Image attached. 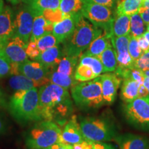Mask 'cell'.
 I'll list each match as a JSON object with an SVG mask.
<instances>
[{"label": "cell", "mask_w": 149, "mask_h": 149, "mask_svg": "<svg viewBox=\"0 0 149 149\" xmlns=\"http://www.w3.org/2000/svg\"><path fill=\"white\" fill-rule=\"evenodd\" d=\"M39 106L42 120L53 121L55 117H63L69 114L72 102L67 89L48 83L40 87Z\"/></svg>", "instance_id": "obj_1"}, {"label": "cell", "mask_w": 149, "mask_h": 149, "mask_svg": "<svg viewBox=\"0 0 149 149\" xmlns=\"http://www.w3.org/2000/svg\"><path fill=\"white\" fill-rule=\"evenodd\" d=\"M102 33L103 30L91 24L80 12L73 33L62 43L64 54L79 58L91 43Z\"/></svg>", "instance_id": "obj_2"}, {"label": "cell", "mask_w": 149, "mask_h": 149, "mask_svg": "<svg viewBox=\"0 0 149 149\" xmlns=\"http://www.w3.org/2000/svg\"><path fill=\"white\" fill-rule=\"evenodd\" d=\"M8 109L13 117L20 122L42 120L39 106V90L17 91L10 99Z\"/></svg>", "instance_id": "obj_3"}, {"label": "cell", "mask_w": 149, "mask_h": 149, "mask_svg": "<svg viewBox=\"0 0 149 149\" xmlns=\"http://www.w3.org/2000/svg\"><path fill=\"white\" fill-rule=\"evenodd\" d=\"M61 132V128L53 121H39L26 135V146L28 149L48 148L59 142Z\"/></svg>", "instance_id": "obj_4"}, {"label": "cell", "mask_w": 149, "mask_h": 149, "mask_svg": "<svg viewBox=\"0 0 149 149\" xmlns=\"http://www.w3.org/2000/svg\"><path fill=\"white\" fill-rule=\"evenodd\" d=\"M71 95L78 107L97 109L104 104L100 75L92 80L77 82L71 88Z\"/></svg>", "instance_id": "obj_5"}, {"label": "cell", "mask_w": 149, "mask_h": 149, "mask_svg": "<svg viewBox=\"0 0 149 149\" xmlns=\"http://www.w3.org/2000/svg\"><path fill=\"white\" fill-rule=\"evenodd\" d=\"M79 126L84 139L93 142L110 141L115 135L111 123L105 119L84 117L80 120Z\"/></svg>", "instance_id": "obj_6"}, {"label": "cell", "mask_w": 149, "mask_h": 149, "mask_svg": "<svg viewBox=\"0 0 149 149\" xmlns=\"http://www.w3.org/2000/svg\"><path fill=\"white\" fill-rule=\"evenodd\" d=\"M26 47L27 44L15 35L2 44H0V54L10 63L11 75L20 74L19 66L28 59L26 52Z\"/></svg>", "instance_id": "obj_7"}, {"label": "cell", "mask_w": 149, "mask_h": 149, "mask_svg": "<svg viewBox=\"0 0 149 149\" xmlns=\"http://www.w3.org/2000/svg\"><path fill=\"white\" fill-rule=\"evenodd\" d=\"M81 13L91 24L106 31L112 37L114 18L109 7L83 0Z\"/></svg>", "instance_id": "obj_8"}, {"label": "cell", "mask_w": 149, "mask_h": 149, "mask_svg": "<svg viewBox=\"0 0 149 149\" xmlns=\"http://www.w3.org/2000/svg\"><path fill=\"white\" fill-rule=\"evenodd\" d=\"M127 120L138 129L149 132V96L138 97L124 108Z\"/></svg>", "instance_id": "obj_9"}, {"label": "cell", "mask_w": 149, "mask_h": 149, "mask_svg": "<svg viewBox=\"0 0 149 149\" xmlns=\"http://www.w3.org/2000/svg\"><path fill=\"white\" fill-rule=\"evenodd\" d=\"M35 10L29 3L19 7L15 15V35L28 44L32 33Z\"/></svg>", "instance_id": "obj_10"}, {"label": "cell", "mask_w": 149, "mask_h": 149, "mask_svg": "<svg viewBox=\"0 0 149 149\" xmlns=\"http://www.w3.org/2000/svg\"><path fill=\"white\" fill-rule=\"evenodd\" d=\"M130 38V34L122 37H111L112 46L114 48L117 55V67L116 69H124L133 67V61L128 51Z\"/></svg>", "instance_id": "obj_11"}, {"label": "cell", "mask_w": 149, "mask_h": 149, "mask_svg": "<svg viewBox=\"0 0 149 149\" xmlns=\"http://www.w3.org/2000/svg\"><path fill=\"white\" fill-rule=\"evenodd\" d=\"M19 71L21 74L37 81L41 86L51 83L48 78L49 70L39 61H32L27 59L19 65Z\"/></svg>", "instance_id": "obj_12"}, {"label": "cell", "mask_w": 149, "mask_h": 149, "mask_svg": "<svg viewBox=\"0 0 149 149\" xmlns=\"http://www.w3.org/2000/svg\"><path fill=\"white\" fill-rule=\"evenodd\" d=\"M85 140L81 133L79 123H77L75 116H72L69 121L65 124L63 130H61L60 139L59 144L73 145Z\"/></svg>", "instance_id": "obj_13"}, {"label": "cell", "mask_w": 149, "mask_h": 149, "mask_svg": "<svg viewBox=\"0 0 149 149\" xmlns=\"http://www.w3.org/2000/svg\"><path fill=\"white\" fill-rule=\"evenodd\" d=\"M100 78L104 104H112L115 102L122 79L115 73L103 74Z\"/></svg>", "instance_id": "obj_14"}, {"label": "cell", "mask_w": 149, "mask_h": 149, "mask_svg": "<svg viewBox=\"0 0 149 149\" xmlns=\"http://www.w3.org/2000/svg\"><path fill=\"white\" fill-rule=\"evenodd\" d=\"M80 12L65 17L61 21L53 24L52 33L57 38L59 44L66 40L73 33Z\"/></svg>", "instance_id": "obj_15"}, {"label": "cell", "mask_w": 149, "mask_h": 149, "mask_svg": "<svg viewBox=\"0 0 149 149\" xmlns=\"http://www.w3.org/2000/svg\"><path fill=\"white\" fill-rule=\"evenodd\" d=\"M15 15L11 8L4 6L0 12V44L15 35Z\"/></svg>", "instance_id": "obj_16"}, {"label": "cell", "mask_w": 149, "mask_h": 149, "mask_svg": "<svg viewBox=\"0 0 149 149\" xmlns=\"http://www.w3.org/2000/svg\"><path fill=\"white\" fill-rule=\"evenodd\" d=\"M115 139L120 149H149V139L144 136L126 133Z\"/></svg>", "instance_id": "obj_17"}, {"label": "cell", "mask_w": 149, "mask_h": 149, "mask_svg": "<svg viewBox=\"0 0 149 149\" xmlns=\"http://www.w3.org/2000/svg\"><path fill=\"white\" fill-rule=\"evenodd\" d=\"M65 55L63 47L58 45L48 48L42 52L40 55L35 59V61H39L48 68L49 72L55 69L56 66Z\"/></svg>", "instance_id": "obj_18"}, {"label": "cell", "mask_w": 149, "mask_h": 149, "mask_svg": "<svg viewBox=\"0 0 149 149\" xmlns=\"http://www.w3.org/2000/svg\"><path fill=\"white\" fill-rule=\"evenodd\" d=\"M53 28V24L46 19L43 13L35 11L32 33H31L30 41L36 42L37 40L44 36V35L52 33Z\"/></svg>", "instance_id": "obj_19"}, {"label": "cell", "mask_w": 149, "mask_h": 149, "mask_svg": "<svg viewBox=\"0 0 149 149\" xmlns=\"http://www.w3.org/2000/svg\"><path fill=\"white\" fill-rule=\"evenodd\" d=\"M110 46H113L111 43V35L103 31L101 35H99L91 43L83 54L99 57V56Z\"/></svg>", "instance_id": "obj_20"}, {"label": "cell", "mask_w": 149, "mask_h": 149, "mask_svg": "<svg viewBox=\"0 0 149 149\" xmlns=\"http://www.w3.org/2000/svg\"><path fill=\"white\" fill-rule=\"evenodd\" d=\"M139 84L130 78L124 79L122 90H121V98L126 103H130L135 99L138 98V92Z\"/></svg>", "instance_id": "obj_21"}, {"label": "cell", "mask_w": 149, "mask_h": 149, "mask_svg": "<svg viewBox=\"0 0 149 149\" xmlns=\"http://www.w3.org/2000/svg\"><path fill=\"white\" fill-rule=\"evenodd\" d=\"M9 85L15 91H27L37 87H41L40 84L23 74L13 75L9 79Z\"/></svg>", "instance_id": "obj_22"}, {"label": "cell", "mask_w": 149, "mask_h": 149, "mask_svg": "<svg viewBox=\"0 0 149 149\" xmlns=\"http://www.w3.org/2000/svg\"><path fill=\"white\" fill-rule=\"evenodd\" d=\"M130 32V16L118 15L113 22L112 28V36L117 37L125 36Z\"/></svg>", "instance_id": "obj_23"}, {"label": "cell", "mask_w": 149, "mask_h": 149, "mask_svg": "<svg viewBox=\"0 0 149 149\" xmlns=\"http://www.w3.org/2000/svg\"><path fill=\"white\" fill-rule=\"evenodd\" d=\"M48 78L51 83L58 85L67 90L72 88L74 85L79 82L74 79V77L67 75L66 74L61 73L55 70L48 73Z\"/></svg>", "instance_id": "obj_24"}, {"label": "cell", "mask_w": 149, "mask_h": 149, "mask_svg": "<svg viewBox=\"0 0 149 149\" xmlns=\"http://www.w3.org/2000/svg\"><path fill=\"white\" fill-rule=\"evenodd\" d=\"M104 68V72L115 71L117 67V55L114 48L110 46L99 56Z\"/></svg>", "instance_id": "obj_25"}, {"label": "cell", "mask_w": 149, "mask_h": 149, "mask_svg": "<svg viewBox=\"0 0 149 149\" xmlns=\"http://www.w3.org/2000/svg\"><path fill=\"white\" fill-rule=\"evenodd\" d=\"M77 61L78 57L65 55L56 66L55 70L74 77L77 66Z\"/></svg>", "instance_id": "obj_26"}, {"label": "cell", "mask_w": 149, "mask_h": 149, "mask_svg": "<svg viewBox=\"0 0 149 149\" xmlns=\"http://www.w3.org/2000/svg\"><path fill=\"white\" fill-rule=\"evenodd\" d=\"M143 0H122L117 7V15H132L139 12Z\"/></svg>", "instance_id": "obj_27"}, {"label": "cell", "mask_w": 149, "mask_h": 149, "mask_svg": "<svg viewBox=\"0 0 149 149\" xmlns=\"http://www.w3.org/2000/svg\"><path fill=\"white\" fill-rule=\"evenodd\" d=\"M79 64L86 65V66L90 67L97 77L104 72L103 64H102L101 60L98 57L82 54L81 57H79Z\"/></svg>", "instance_id": "obj_28"}, {"label": "cell", "mask_w": 149, "mask_h": 149, "mask_svg": "<svg viewBox=\"0 0 149 149\" xmlns=\"http://www.w3.org/2000/svg\"><path fill=\"white\" fill-rule=\"evenodd\" d=\"M27 3L35 11L44 13L46 10L58 9L60 0H29Z\"/></svg>", "instance_id": "obj_29"}, {"label": "cell", "mask_w": 149, "mask_h": 149, "mask_svg": "<svg viewBox=\"0 0 149 149\" xmlns=\"http://www.w3.org/2000/svg\"><path fill=\"white\" fill-rule=\"evenodd\" d=\"M83 6V0H60L59 9L65 16L77 13Z\"/></svg>", "instance_id": "obj_30"}, {"label": "cell", "mask_w": 149, "mask_h": 149, "mask_svg": "<svg viewBox=\"0 0 149 149\" xmlns=\"http://www.w3.org/2000/svg\"><path fill=\"white\" fill-rule=\"evenodd\" d=\"M145 30V23L139 13L130 15V36L137 38L143 35Z\"/></svg>", "instance_id": "obj_31"}, {"label": "cell", "mask_w": 149, "mask_h": 149, "mask_svg": "<svg viewBox=\"0 0 149 149\" xmlns=\"http://www.w3.org/2000/svg\"><path fill=\"white\" fill-rule=\"evenodd\" d=\"M96 77H97V76L90 67L81 64L77 65L74 74V78L76 81L79 82H84L90 81Z\"/></svg>", "instance_id": "obj_32"}, {"label": "cell", "mask_w": 149, "mask_h": 149, "mask_svg": "<svg viewBox=\"0 0 149 149\" xmlns=\"http://www.w3.org/2000/svg\"><path fill=\"white\" fill-rule=\"evenodd\" d=\"M37 46L41 53L46 51L48 48L53 47L59 44L58 40L54 36L52 33H47L44 36L40 37L39 40L36 41Z\"/></svg>", "instance_id": "obj_33"}, {"label": "cell", "mask_w": 149, "mask_h": 149, "mask_svg": "<svg viewBox=\"0 0 149 149\" xmlns=\"http://www.w3.org/2000/svg\"><path fill=\"white\" fill-rule=\"evenodd\" d=\"M128 51H129L130 57L133 59V63L137 59H138L141 57V55L144 53L139 47L137 38L135 37L130 36L129 44H128Z\"/></svg>", "instance_id": "obj_34"}, {"label": "cell", "mask_w": 149, "mask_h": 149, "mask_svg": "<svg viewBox=\"0 0 149 149\" xmlns=\"http://www.w3.org/2000/svg\"><path fill=\"white\" fill-rule=\"evenodd\" d=\"M133 67L142 70L149 69V51L143 53L141 57L133 63Z\"/></svg>", "instance_id": "obj_35"}, {"label": "cell", "mask_w": 149, "mask_h": 149, "mask_svg": "<svg viewBox=\"0 0 149 149\" xmlns=\"http://www.w3.org/2000/svg\"><path fill=\"white\" fill-rule=\"evenodd\" d=\"M26 52L28 57L34 59V60H35V59H36L41 53L40 51L39 50L38 47H37L36 42H31V41L28 43Z\"/></svg>", "instance_id": "obj_36"}, {"label": "cell", "mask_w": 149, "mask_h": 149, "mask_svg": "<svg viewBox=\"0 0 149 149\" xmlns=\"http://www.w3.org/2000/svg\"><path fill=\"white\" fill-rule=\"evenodd\" d=\"M10 64L2 55L0 54V77L10 74Z\"/></svg>", "instance_id": "obj_37"}, {"label": "cell", "mask_w": 149, "mask_h": 149, "mask_svg": "<svg viewBox=\"0 0 149 149\" xmlns=\"http://www.w3.org/2000/svg\"><path fill=\"white\" fill-rule=\"evenodd\" d=\"M93 141L84 140L81 142L73 145H64L63 146L66 147L68 149H93ZM62 146V145H61Z\"/></svg>", "instance_id": "obj_38"}, {"label": "cell", "mask_w": 149, "mask_h": 149, "mask_svg": "<svg viewBox=\"0 0 149 149\" xmlns=\"http://www.w3.org/2000/svg\"><path fill=\"white\" fill-rule=\"evenodd\" d=\"M137 42H138L139 47H140L143 53H144L149 51V44L143 35L137 37Z\"/></svg>", "instance_id": "obj_39"}, {"label": "cell", "mask_w": 149, "mask_h": 149, "mask_svg": "<svg viewBox=\"0 0 149 149\" xmlns=\"http://www.w3.org/2000/svg\"><path fill=\"white\" fill-rule=\"evenodd\" d=\"M84 1H91V2L103 5L109 7V8H111V7L114 6L116 0H84Z\"/></svg>", "instance_id": "obj_40"}, {"label": "cell", "mask_w": 149, "mask_h": 149, "mask_svg": "<svg viewBox=\"0 0 149 149\" xmlns=\"http://www.w3.org/2000/svg\"><path fill=\"white\" fill-rule=\"evenodd\" d=\"M93 149H115L112 145L107 144L104 141L93 142Z\"/></svg>", "instance_id": "obj_41"}, {"label": "cell", "mask_w": 149, "mask_h": 149, "mask_svg": "<svg viewBox=\"0 0 149 149\" xmlns=\"http://www.w3.org/2000/svg\"><path fill=\"white\" fill-rule=\"evenodd\" d=\"M149 96V92L147 90V88L145 87V86L143 84L139 85L138 97H146Z\"/></svg>", "instance_id": "obj_42"}, {"label": "cell", "mask_w": 149, "mask_h": 149, "mask_svg": "<svg viewBox=\"0 0 149 149\" xmlns=\"http://www.w3.org/2000/svg\"><path fill=\"white\" fill-rule=\"evenodd\" d=\"M139 15H140L141 19L146 24H149V9L148 10H145L141 11V12H139Z\"/></svg>", "instance_id": "obj_43"}, {"label": "cell", "mask_w": 149, "mask_h": 149, "mask_svg": "<svg viewBox=\"0 0 149 149\" xmlns=\"http://www.w3.org/2000/svg\"><path fill=\"white\" fill-rule=\"evenodd\" d=\"M7 130V125L6 123L2 117H0V135L5 133Z\"/></svg>", "instance_id": "obj_44"}, {"label": "cell", "mask_w": 149, "mask_h": 149, "mask_svg": "<svg viewBox=\"0 0 149 149\" xmlns=\"http://www.w3.org/2000/svg\"><path fill=\"white\" fill-rule=\"evenodd\" d=\"M148 9H149V0H143L140 8L139 10V12H141V11L145 10H148Z\"/></svg>", "instance_id": "obj_45"}, {"label": "cell", "mask_w": 149, "mask_h": 149, "mask_svg": "<svg viewBox=\"0 0 149 149\" xmlns=\"http://www.w3.org/2000/svg\"><path fill=\"white\" fill-rule=\"evenodd\" d=\"M6 105V102L4 96H3V93L1 92V89H0V108L3 107Z\"/></svg>", "instance_id": "obj_46"}, {"label": "cell", "mask_w": 149, "mask_h": 149, "mask_svg": "<svg viewBox=\"0 0 149 149\" xmlns=\"http://www.w3.org/2000/svg\"><path fill=\"white\" fill-rule=\"evenodd\" d=\"M8 1H10V3H12L13 4H19V3H27L29 2V0H8Z\"/></svg>", "instance_id": "obj_47"}, {"label": "cell", "mask_w": 149, "mask_h": 149, "mask_svg": "<svg viewBox=\"0 0 149 149\" xmlns=\"http://www.w3.org/2000/svg\"><path fill=\"white\" fill-rule=\"evenodd\" d=\"M45 149H68V148H66V147L61 146V145L59 144H56L53 145V146L48 147V148H46Z\"/></svg>", "instance_id": "obj_48"}, {"label": "cell", "mask_w": 149, "mask_h": 149, "mask_svg": "<svg viewBox=\"0 0 149 149\" xmlns=\"http://www.w3.org/2000/svg\"><path fill=\"white\" fill-rule=\"evenodd\" d=\"M143 84L145 86V87H146V88H147V90H148V91L149 92V77H146V76H145Z\"/></svg>", "instance_id": "obj_49"}, {"label": "cell", "mask_w": 149, "mask_h": 149, "mask_svg": "<svg viewBox=\"0 0 149 149\" xmlns=\"http://www.w3.org/2000/svg\"><path fill=\"white\" fill-rule=\"evenodd\" d=\"M143 36L144 37V38L146 39L147 42H148V44H149V32L148 31H146V32H144V34H143Z\"/></svg>", "instance_id": "obj_50"}, {"label": "cell", "mask_w": 149, "mask_h": 149, "mask_svg": "<svg viewBox=\"0 0 149 149\" xmlns=\"http://www.w3.org/2000/svg\"><path fill=\"white\" fill-rule=\"evenodd\" d=\"M3 6H3V0H0V12L2 10Z\"/></svg>", "instance_id": "obj_51"}, {"label": "cell", "mask_w": 149, "mask_h": 149, "mask_svg": "<svg viewBox=\"0 0 149 149\" xmlns=\"http://www.w3.org/2000/svg\"><path fill=\"white\" fill-rule=\"evenodd\" d=\"M143 72H144V73L145 76H146V77H149V69L144 70H143Z\"/></svg>", "instance_id": "obj_52"}, {"label": "cell", "mask_w": 149, "mask_h": 149, "mask_svg": "<svg viewBox=\"0 0 149 149\" xmlns=\"http://www.w3.org/2000/svg\"><path fill=\"white\" fill-rule=\"evenodd\" d=\"M146 29H147V31H148L149 32V24H146Z\"/></svg>", "instance_id": "obj_53"}]
</instances>
